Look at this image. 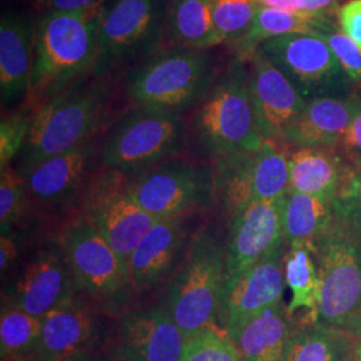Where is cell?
<instances>
[{"mask_svg": "<svg viewBox=\"0 0 361 361\" xmlns=\"http://www.w3.org/2000/svg\"><path fill=\"white\" fill-rule=\"evenodd\" d=\"M104 6L85 13H46L38 19L26 104L34 111L71 85L91 77Z\"/></svg>", "mask_w": 361, "mask_h": 361, "instance_id": "obj_1", "label": "cell"}, {"mask_svg": "<svg viewBox=\"0 0 361 361\" xmlns=\"http://www.w3.org/2000/svg\"><path fill=\"white\" fill-rule=\"evenodd\" d=\"M113 95V79L89 77L42 104L22 152V171L92 141L104 128Z\"/></svg>", "mask_w": 361, "mask_h": 361, "instance_id": "obj_2", "label": "cell"}, {"mask_svg": "<svg viewBox=\"0 0 361 361\" xmlns=\"http://www.w3.org/2000/svg\"><path fill=\"white\" fill-rule=\"evenodd\" d=\"M209 50L169 44L125 74V90L140 107L182 114L200 104L217 80Z\"/></svg>", "mask_w": 361, "mask_h": 361, "instance_id": "obj_3", "label": "cell"}, {"mask_svg": "<svg viewBox=\"0 0 361 361\" xmlns=\"http://www.w3.org/2000/svg\"><path fill=\"white\" fill-rule=\"evenodd\" d=\"M195 142L213 161L258 149L259 135L249 92V73L234 58L197 104L192 119Z\"/></svg>", "mask_w": 361, "mask_h": 361, "instance_id": "obj_4", "label": "cell"}, {"mask_svg": "<svg viewBox=\"0 0 361 361\" xmlns=\"http://www.w3.org/2000/svg\"><path fill=\"white\" fill-rule=\"evenodd\" d=\"M226 244L209 229L192 238L169 286V314L189 338L219 320Z\"/></svg>", "mask_w": 361, "mask_h": 361, "instance_id": "obj_5", "label": "cell"}, {"mask_svg": "<svg viewBox=\"0 0 361 361\" xmlns=\"http://www.w3.org/2000/svg\"><path fill=\"white\" fill-rule=\"evenodd\" d=\"M170 0H116L104 7L91 77L113 79L150 58L166 39Z\"/></svg>", "mask_w": 361, "mask_h": 361, "instance_id": "obj_6", "label": "cell"}, {"mask_svg": "<svg viewBox=\"0 0 361 361\" xmlns=\"http://www.w3.org/2000/svg\"><path fill=\"white\" fill-rule=\"evenodd\" d=\"M189 128L180 114L135 106L107 134L101 161L104 168L135 177L177 158L189 141Z\"/></svg>", "mask_w": 361, "mask_h": 361, "instance_id": "obj_7", "label": "cell"}, {"mask_svg": "<svg viewBox=\"0 0 361 361\" xmlns=\"http://www.w3.org/2000/svg\"><path fill=\"white\" fill-rule=\"evenodd\" d=\"M313 256L320 277L313 323L347 328L361 308V231L337 207L335 222L317 243Z\"/></svg>", "mask_w": 361, "mask_h": 361, "instance_id": "obj_8", "label": "cell"}, {"mask_svg": "<svg viewBox=\"0 0 361 361\" xmlns=\"http://www.w3.org/2000/svg\"><path fill=\"white\" fill-rule=\"evenodd\" d=\"M63 255L78 289L104 313H122L128 308L134 286L129 264L104 237L86 222L66 231Z\"/></svg>", "mask_w": 361, "mask_h": 361, "instance_id": "obj_9", "label": "cell"}, {"mask_svg": "<svg viewBox=\"0 0 361 361\" xmlns=\"http://www.w3.org/2000/svg\"><path fill=\"white\" fill-rule=\"evenodd\" d=\"M83 222L99 233L116 253L129 258L158 219L137 204L130 177L113 169L95 170L82 189Z\"/></svg>", "mask_w": 361, "mask_h": 361, "instance_id": "obj_10", "label": "cell"}, {"mask_svg": "<svg viewBox=\"0 0 361 361\" xmlns=\"http://www.w3.org/2000/svg\"><path fill=\"white\" fill-rule=\"evenodd\" d=\"M213 171L216 192L232 216L252 202L284 197L289 189V155L281 143L264 141L255 150L216 159Z\"/></svg>", "mask_w": 361, "mask_h": 361, "instance_id": "obj_11", "label": "cell"}, {"mask_svg": "<svg viewBox=\"0 0 361 361\" xmlns=\"http://www.w3.org/2000/svg\"><path fill=\"white\" fill-rule=\"evenodd\" d=\"M130 190L137 204L154 219L183 217L209 205L216 192L214 171L177 157L130 177Z\"/></svg>", "mask_w": 361, "mask_h": 361, "instance_id": "obj_12", "label": "cell"}, {"mask_svg": "<svg viewBox=\"0 0 361 361\" xmlns=\"http://www.w3.org/2000/svg\"><path fill=\"white\" fill-rule=\"evenodd\" d=\"M277 67L300 94L310 101L320 97H344L349 78L323 38L292 34L271 38L257 49Z\"/></svg>", "mask_w": 361, "mask_h": 361, "instance_id": "obj_13", "label": "cell"}, {"mask_svg": "<svg viewBox=\"0 0 361 361\" xmlns=\"http://www.w3.org/2000/svg\"><path fill=\"white\" fill-rule=\"evenodd\" d=\"M284 243L283 197L252 202L233 214L226 241L224 298L247 269Z\"/></svg>", "mask_w": 361, "mask_h": 361, "instance_id": "obj_14", "label": "cell"}, {"mask_svg": "<svg viewBox=\"0 0 361 361\" xmlns=\"http://www.w3.org/2000/svg\"><path fill=\"white\" fill-rule=\"evenodd\" d=\"M249 62V92L258 133L265 141L285 145L288 131L308 101L262 54L256 52Z\"/></svg>", "mask_w": 361, "mask_h": 361, "instance_id": "obj_15", "label": "cell"}, {"mask_svg": "<svg viewBox=\"0 0 361 361\" xmlns=\"http://www.w3.org/2000/svg\"><path fill=\"white\" fill-rule=\"evenodd\" d=\"M186 343L168 310H131L119 325L118 361H180Z\"/></svg>", "mask_w": 361, "mask_h": 361, "instance_id": "obj_16", "label": "cell"}, {"mask_svg": "<svg viewBox=\"0 0 361 361\" xmlns=\"http://www.w3.org/2000/svg\"><path fill=\"white\" fill-rule=\"evenodd\" d=\"M284 245L258 261L234 283L224 298L219 320L228 331L261 310L283 302Z\"/></svg>", "mask_w": 361, "mask_h": 361, "instance_id": "obj_17", "label": "cell"}, {"mask_svg": "<svg viewBox=\"0 0 361 361\" xmlns=\"http://www.w3.org/2000/svg\"><path fill=\"white\" fill-rule=\"evenodd\" d=\"M37 23L32 16L3 11L0 19V95L10 107L26 99L34 66Z\"/></svg>", "mask_w": 361, "mask_h": 361, "instance_id": "obj_18", "label": "cell"}, {"mask_svg": "<svg viewBox=\"0 0 361 361\" xmlns=\"http://www.w3.org/2000/svg\"><path fill=\"white\" fill-rule=\"evenodd\" d=\"M188 250L182 217L158 219L129 258L134 290L146 292L178 269Z\"/></svg>", "mask_w": 361, "mask_h": 361, "instance_id": "obj_19", "label": "cell"}, {"mask_svg": "<svg viewBox=\"0 0 361 361\" xmlns=\"http://www.w3.org/2000/svg\"><path fill=\"white\" fill-rule=\"evenodd\" d=\"M101 150L90 141L40 161L20 174L27 192L46 202H58L82 192L95 171Z\"/></svg>", "mask_w": 361, "mask_h": 361, "instance_id": "obj_20", "label": "cell"}, {"mask_svg": "<svg viewBox=\"0 0 361 361\" xmlns=\"http://www.w3.org/2000/svg\"><path fill=\"white\" fill-rule=\"evenodd\" d=\"M77 284L65 255L46 250L34 258L15 283L13 302L27 313L43 317L75 295Z\"/></svg>", "mask_w": 361, "mask_h": 361, "instance_id": "obj_21", "label": "cell"}, {"mask_svg": "<svg viewBox=\"0 0 361 361\" xmlns=\"http://www.w3.org/2000/svg\"><path fill=\"white\" fill-rule=\"evenodd\" d=\"M357 95L320 97L307 102L301 116L285 137V145L296 149L343 146L350 121L360 106Z\"/></svg>", "mask_w": 361, "mask_h": 361, "instance_id": "obj_22", "label": "cell"}, {"mask_svg": "<svg viewBox=\"0 0 361 361\" xmlns=\"http://www.w3.org/2000/svg\"><path fill=\"white\" fill-rule=\"evenodd\" d=\"M97 326L92 308L74 295L42 317V334L34 355L59 361L87 350L97 336Z\"/></svg>", "mask_w": 361, "mask_h": 361, "instance_id": "obj_23", "label": "cell"}, {"mask_svg": "<svg viewBox=\"0 0 361 361\" xmlns=\"http://www.w3.org/2000/svg\"><path fill=\"white\" fill-rule=\"evenodd\" d=\"M241 361H283L293 329L284 304L261 310L226 331Z\"/></svg>", "mask_w": 361, "mask_h": 361, "instance_id": "obj_24", "label": "cell"}, {"mask_svg": "<svg viewBox=\"0 0 361 361\" xmlns=\"http://www.w3.org/2000/svg\"><path fill=\"white\" fill-rule=\"evenodd\" d=\"M349 174L350 169L334 149H297L289 154L288 190L336 200L343 192Z\"/></svg>", "mask_w": 361, "mask_h": 361, "instance_id": "obj_25", "label": "cell"}, {"mask_svg": "<svg viewBox=\"0 0 361 361\" xmlns=\"http://www.w3.org/2000/svg\"><path fill=\"white\" fill-rule=\"evenodd\" d=\"M336 200L288 190L283 197L285 241L314 247L336 219Z\"/></svg>", "mask_w": 361, "mask_h": 361, "instance_id": "obj_26", "label": "cell"}, {"mask_svg": "<svg viewBox=\"0 0 361 361\" xmlns=\"http://www.w3.org/2000/svg\"><path fill=\"white\" fill-rule=\"evenodd\" d=\"M326 19L325 16L259 7L247 32L232 44L235 59L244 63L250 61L258 47L271 38L292 34L317 35Z\"/></svg>", "mask_w": 361, "mask_h": 361, "instance_id": "obj_27", "label": "cell"}, {"mask_svg": "<svg viewBox=\"0 0 361 361\" xmlns=\"http://www.w3.org/2000/svg\"><path fill=\"white\" fill-rule=\"evenodd\" d=\"M166 39L169 44L198 50L222 44L213 22L212 0H170Z\"/></svg>", "mask_w": 361, "mask_h": 361, "instance_id": "obj_28", "label": "cell"}, {"mask_svg": "<svg viewBox=\"0 0 361 361\" xmlns=\"http://www.w3.org/2000/svg\"><path fill=\"white\" fill-rule=\"evenodd\" d=\"M285 285L290 290L286 305L289 314L298 310H310L312 320L319 305L320 277L316 259L308 246L289 245L284 257Z\"/></svg>", "mask_w": 361, "mask_h": 361, "instance_id": "obj_29", "label": "cell"}, {"mask_svg": "<svg viewBox=\"0 0 361 361\" xmlns=\"http://www.w3.org/2000/svg\"><path fill=\"white\" fill-rule=\"evenodd\" d=\"M42 334V317L8 302L0 314V352L3 359L34 355Z\"/></svg>", "mask_w": 361, "mask_h": 361, "instance_id": "obj_30", "label": "cell"}, {"mask_svg": "<svg viewBox=\"0 0 361 361\" xmlns=\"http://www.w3.org/2000/svg\"><path fill=\"white\" fill-rule=\"evenodd\" d=\"M344 344L335 328L313 323L293 332L283 361H344Z\"/></svg>", "mask_w": 361, "mask_h": 361, "instance_id": "obj_31", "label": "cell"}, {"mask_svg": "<svg viewBox=\"0 0 361 361\" xmlns=\"http://www.w3.org/2000/svg\"><path fill=\"white\" fill-rule=\"evenodd\" d=\"M258 8L257 0H212L213 22L221 42L232 46L243 38L252 26Z\"/></svg>", "mask_w": 361, "mask_h": 361, "instance_id": "obj_32", "label": "cell"}, {"mask_svg": "<svg viewBox=\"0 0 361 361\" xmlns=\"http://www.w3.org/2000/svg\"><path fill=\"white\" fill-rule=\"evenodd\" d=\"M180 361H241L225 329L212 325L188 338Z\"/></svg>", "mask_w": 361, "mask_h": 361, "instance_id": "obj_33", "label": "cell"}, {"mask_svg": "<svg viewBox=\"0 0 361 361\" xmlns=\"http://www.w3.org/2000/svg\"><path fill=\"white\" fill-rule=\"evenodd\" d=\"M34 119V110L23 104L3 116L0 123V169L10 166L13 157L23 152Z\"/></svg>", "mask_w": 361, "mask_h": 361, "instance_id": "obj_34", "label": "cell"}, {"mask_svg": "<svg viewBox=\"0 0 361 361\" xmlns=\"http://www.w3.org/2000/svg\"><path fill=\"white\" fill-rule=\"evenodd\" d=\"M26 183L20 174L7 166L0 174V225L1 233L18 222L26 205Z\"/></svg>", "mask_w": 361, "mask_h": 361, "instance_id": "obj_35", "label": "cell"}, {"mask_svg": "<svg viewBox=\"0 0 361 361\" xmlns=\"http://www.w3.org/2000/svg\"><path fill=\"white\" fill-rule=\"evenodd\" d=\"M317 37L323 38L331 50L335 54L338 63L345 71L350 82H361V49L343 32L341 28L328 18L319 31Z\"/></svg>", "mask_w": 361, "mask_h": 361, "instance_id": "obj_36", "label": "cell"}, {"mask_svg": "<svg viewBox=\"0 0 361 361\" xmlns=\"http://www.w3.org/2000/svg\"><path fill=\"white\" fill-rule=\"evenodd\" d=\"M336 207L361 231V158L355 159L348 180L336 198Z\"/></svg>", "mask_w": 361, "mask_h": 361, "instance_id": "obj_37", "label": "cell"}, {"mask_svg": "<svg viewBox=\"0 0 361 361\" xmlns=\"http://www.w3.org/2000/svg\"><path fill=\"white\" fill-rule=\"evenodd\" d=\"M337 19L343 32L361 49V0L345 1L337 13Z\"/></svg>", "mask_w": 361, "mask_h": 361, "instance_id": "obj_38", "label": "cell"}, {"mask_svg": "<svg viewBox=\"0 0 361 361\" xmlns=\"http://www.w3.org/2000/svg\"><path fill=\"white\" fill-rule=\"evenodd\" d=\"M37 4L46 13H85L97 6L104 4V0H37Z\"/></svg>", "mask_w": 361, "mask_h": 361, "instance_id": "obj_39", "label": "cell"}, {"mask_svg": "<svg viewBox=\"0 0 361 361\" xmlns=\"http://www.w3.org/2000/svg\"><path fill=\"white\" fill-rule=\"evenodd\" d=\"M341 0H298L297 13H308L314 16L331 18L338 13Z\"/></svg>", "mask_w": 361, "mask_h": 361, "instance_id": "obj_40", "label": "cell"}, {"mask_svg": "<svg viewBox=\"0 0 361 361\" xmlns=\"http://www.w3.org/2000/svg\"><path fill=\"white\" fill-rule=\"evenodd\" d=\"M343 146L355 159L361 158V102L350 121Z\"/></svg>", "mask_w": 361, "mask_h": 361, "instance_id": "obj_41", "label": "cell"}, {"mask_svg": "<svg viewBox=\"0 0 361 361\" xmlns=\"http://www.w3.org/2000/svg\"><path fill=\"white\" fill-rule=\"evenodd\" d=\"M16 244L8 237L7 234H1L0 238V268L1 271L8 269V267L16 258Z\"/></svg>", "mask_w": 361, "mask_h": 361, "instance_id": "obj_42", "label": "cell"}, {"mask_svg": "<svg viewBox=\"0 0 361 361\" xmlns=\"http://www.w3.org/2000/svg\"><path fill=\"white\" fill-rule=\"evenodd\" d=\"M297 1L298 0H257L259 7H268L284 11L297 13Z\"/></svg>", "mask_w": 361, "mask_h": 361, "instance_id": "obj_43", "label": "cell"}, {"mask_svg": "<svg viewBox=\"0 0 361 361\" xmlns=\"http://www.w3.org/2000/svg\"><path fill=\"white\" fill-rule=\"evenodd\" d=\"M59 361H107L102 356H97L94 353H91L90 350H83V352H78L74 355H70L65 359Z\"/></svg>", "mask_w": 361, "mask_h": 361, "instance_id": "obj_44", "label": "cell"}, {"mask_svg": "<svg viewBox=\"0 0 361 361\" xmlns=\"http://www.w3.org/2000/svg\"><path fill=\"white\" fill-rule=\"evenodd\" d=\"M347 329L352 332V335L356 336L361 341V308L359 312L355 314V317L350 320Z\"/></svg>", "mask_w": 361, "mask_h": 361, "instance_id": "obj_45", "label": "cell"}, {"mask_svg": "<svg viewBox=\"0 0 361 361\" xmlns=\"http://www.w3.org/2000/svg\"><path fill=\"white\" fill-rule=\"evenodd\" d=\"M8 361H54V360H47V359H42V357H39V356H22V357H13V359H10Z\"/></svg>", "mask_w": 361, "mask_h": 361, "instance_id": "obj_46", "label": "cell"}, {"mask_svg": "<svg viewBox=\"0 0 361 361\" xmlns=\"http://www.w3.org/2000/svg\"><path fill=\"white\" fill-rule=\"evenodd\" d=\"M355 357H356V361H361V341H359V344H357V347H356Z\"/></svg>", "mask_w": 361, "mask_h": 361, "instance_id": "obj_47", "label": "cell"}, {"mask_svg": "<svg viewBox=\"0 0 361 361\" xmlns=\"http://www.w3.org/2000/svg\"><path fill=\"white\" fill-rule=\"evenodd\" d=\"M344 361H356V357H350V359H349V357H345Z\"/></svg>", "mask_w": 361, "mask_h": 361, "instance_id": "obj_48", "label": "cell"}]
</instances>
